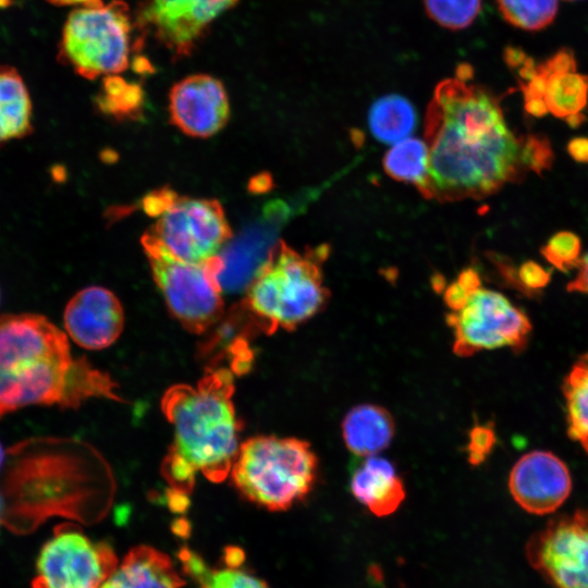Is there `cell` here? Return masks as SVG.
<instances>
[{"label":"cell","instance_id":"obj_1","mask_svg":"<svg viewBox=\"0 0 588 588\" xmlns=\"http://www.w3.org/2000/svg\"><path fill=\"white\" fill-rule=\"evenodd\" d=\"M461 64L434 89L426 114L429 166L421 193L439 200L479 199L518 181L528 171L524 137L507 127L500 99L470 82Z\"/></svg>","mask_w":588,"mask_h":588},{"label":"cell","instance_id":"obj_2","mask_svg":"<svg viewBox=\"0 0 588 588\" xmlns=\"http://www.w3.org/2000/svg\"><path fill=\"white\" fill-rule=\"evenodd\" d=\"M111 377L74 358L68 336L35 314L0 317V417L29 405L76 408L90 397L122 401Z\"/></svg>","mask_w":588,"mask_h":588},{"label":"cell","instance_id":"obj_3","mask_svg":"<svg viewBox=\"0 0 588 588\" xmlns=\"http://www.w3.org/2000/svg\"><path fill=\"white\" fill-rule=\"evenodd\" d=\"M233 393V373L221 367L208 368L196 385L174 384L163 394L174 438L161 474L176 494L191 492L197 474L212 482L229 476L240 448Z\"/></svg>","mask_w":588,"mask_h":588},{"label":"cell","instance_id":"obj_4","mask_svg":"<svg viewBox=\"0 0 588 588\" xmlns=\"http://www.w3.org/2000/svg\"><path fill=\"white\" fill-rule=\"evenodd\" d=\"M326 246L298 253L283 241L277 243L247 286L242 307L257 329L292 331L317 315L327 304L321 264Z\"/></svg>","mask_w":588,"mask_h":588},{"label":"cell","instance_id":"obj_5","mask_svg":"<svg viewBox=\"0 0 588 588\" xmlns=\"http://www.w3.org/2000/svg\"><path fill=\"white\" fill-rule=\"evenodd\" d=\"M12 449L33 469L9 451L10 458L3 469L0 487L2 525L15 532H26L53 515L81 518L83 497L88 499L91 491V477L83 474L93 469L82 468L83 463L73 466L95 451L89 449L77 461L50 462L49 470L46 469V462H42L45 470H39L20 444Z\"/></svg>","mask_w":588,"mask_h":588},{"label":"cell","instance_id":"obj_6","mask_svg":"<svg viewBox=\"0 0 588 588\" xmlns=\"http://www.w3.org/2000/svg\"><path fill=\"white\" fill-rule=\"evenodd\" d=\"M317 470L318 460L307 441L256 436L240 444L230 476L248 501L279 512L308 495Z\"/></svg>","mask_w":588,"mask_h":588},{"label":"cell","instance_id":"obj_7","mask_svg":"<svg viewBox=\"0 0 588 588\" xmlns=\"http://www.w3.org/2000/svg\"><path fill=\"white\" fill-rule=\"evenodd\" d=\"M144 37L135 12L122 0L78 7L64 23L58 60L88 79L120 74Z\"/></svg>","mask_w":588,"mask_h":588},{"label":"cell","instance_id":"obj_8","mask_svg":"<svg viewBox=\"0 0 588 588\" xmlns=\"http://www.w3.org/2000/svg\"><path fill=\"white\" fill-rule=\"evenodd\" d=\"M142 245L169 310L187 331L201 334L222 318L224 303L219 275L223 261L220 255L201 262L183 261L147 231Z\"/></svg>","mask_w":588,"mask_h":588},{"label":"cell","instance_id":"obj_9","mask_svg":"<svg viewBox=\"0 0 588 588\" xmlns=\"http://www.w3.org/2000/svg\"><path fill=\"white\" fill-rule=\"evenodd\" d=\"M446 322L453 329V351L461 357L486 350L520 348L531 331L520 309L503 294L481 285L446 315Z\"/></svg>","mask_w":588,"mask_h":588},{"label":"cell","instance_id":"obj_10","mask_svg":"<svg viewBox=\"0 0 588 588\" xmlns=\"http://www.w3.org/2000/svg\"><path fill=\"white\" fill-rule=\"evenodd\" d=\"M147 232L170 254L187 262H201L219 255L232 237L218 200L177 194Z\"/></svg>","mask_w":588,"mask_h":588},{"label":"cell","instance_id":"obj_11","mask_svg":"<svg viewBox=\"0 0 588 588\" xmlns=\"http://www.w3.org/2000/svg\"><path fill=\"white\" fill-rule=\"evenodd\" d=\"M109 544L73 525H60L42 547L33 588H100L118 565Z\"/></svg>","mask_w":588,"mask_h":588},{"label":"cell","instance_id":"obj_12","mask_svg":"<svg viewBox=\"0 0 588 588\" xmlns=\"http://www.w3.org/2000/svg\"><path fill=\"white\" fill-rule=\"evenodd\" d=\"M526 556L552 588H588V510L549 520L528 540Z\"/></svg>","mask_w":588,"mask_h":588},{"label":"cell","instance_id":"obj_13","mask_svg":"<svg viewBox=\"0 0 588 588\" xmlns=\"http://www.w3.org/2000/svg\"><path fill=\"white\" fill-rule=\"evenodd\" d=\"M240 0H144L135 16L144 36L152 34L173 58L196 50L213 22Z\"/></svg>","mask_w":588,"mask_h":588},{"label":"cell","instance_id":"obj_14","mask_svg":"<svg viewBox=\"0 0 588 588\" xmlns=\"http://www.w3.org/2000/svg\"><path fill=\"white\" fill-rule=\"evenodd\" d=\"M172 124L192 137L206 138L217 134L228 123L230 102L223 84L216 77L199 73L176 82L169 94Z\"/></svg>","mask_w":588,"mask_h":588},{"label":"cell","instance_id":"obj_15","mask_svg":"<svg viewBox=\"0 0 588 588\" xmlns=\"http://www.w3.org/2000/svg\"><path fill=\"white\" fill-rule=\"evenodd\" d=\"M509 488L526 512L544 515L555 512L568 498L572 479L567 466L546 451L522 456L513 466Z\"/></svg>","mask_w":588,"mask_h":588},{"label":"cell","instance_id":"obj_16","mask_svg":"<svg viewBox=\"0 0 588 588\" xmlns=\"http://www.w3.org/2000/svg\"><path fill=\"white\" fill-rule=\"evenodd\" d=\"M63 319L69 336L87 350L110 346L124 327L120 301L101 286H89L76 293L68 303Z\"/></svg>","mask_w":588,"mask_h":588},{"label":"cell","instance_id":"obj_17","mask_svg":"<svg viewBox=\"0 0 588 588\" xmlns=\"http://www.w3.org/2000/svg\"><path fill=\"white\" fill-rule=\"evenodd\" d=\"M261 220L224 249L220 257L223 269L219 275L222 290L235 292L247 289L260 266L273 248L278 229L289 217L290 208L281 201L269 205Z\"/></svg>","mask_w":588,"mask_h":588},{"label":"cell","instance_id":"obj_18","mask_svg":"<svg viewBox=\"0 0 588 588\" xmlns=\"http://www.w3.org/2000/svg\"><path fill=\"white\" fill-rule=\"evenodd\" d=\"M532 71L543 83V101L558 118L569 120L581 114L588 100V77L576 72L569 51H561Z\"/></svg>","mask_w":588,"mask_h":588},{"label":"cell","instance_id":"obj_19","mask_svg":"<svg viewBox=\"0 0 588 588\" xmlns=\"http://www.w3.org/2000/svg\"><path fill=\"white\" fill-rule=\"evenodd\" d=\"M351 490L359 503L379 517L394 513L405 499V487L394 465L377 455L364 457L352 475Z\"/></svg>","mask_w":588,"mask_h":588},{"label":"cell","instance_id":"obj_20","mask_svg":"<svg viewBox=\"0 0 588 588\" xmlns=\"http://www.w3.org/2000/svg\"><path fill=\"white\" fill-rule=\"evenodd\" d=\"M184 584L168 554L139 546L127 552L100 588H181Z\"/></svg>","mask_w":588,"mask_h":588},{"label":"cell","instance_id":"obj_21","mask_svg":"<svg viewBox=\"0 0 588 588\" xmlns=\"http://www.w3.org/2000/svg\"><path fill=\"white\" fill-rule=\"evenodd\" d=\"M395 424L391 414L375 404H360L350 409L342 421L346 448L355 455H377L391 443Z\"/></svg>","mask_w":588,"mask_h":588},{"label":"cell","instance_id":"obj_22","mask_svg":"<svg viewBox=\"0 0 588 588\" xmlns=\"http://www.w3.org/2000/svg\"><path fill=\"white\" fill-rule=\"evenodd\" d=\"M32 132V101L19 72L0 65V144Z\"/></svg>","mask_w":588,"mask_h":588},{"label":"cell","instance_id":"obj_23","mask_svg":"<svg viewBox=\"0 0 588 588\" xmlns=\"http://www.w3.org/2000/svg\"><path fill=\"white\" fill-rule=\"evenodd\" d=\"M368 122L371 134L378 140L395 144L409 137L416 126L417 114L406 98L387 95L372 103Z\"/></svg>","mask_w":588,"mask_h":588},{"label":"cell","instance_id":"obj_24","mask_svg":"<svg viewBox=\"0 0 588 588\" xmlns=\"http://www.w3.org/2000/svg\"><path fill=\"white\" fill-rule=\"evenodd\" d=\"M428 166L427 143L415 137L393 144L383 158V168L391 177L414 184L420 192L427 181Z\"/></svg>","mask_w":588,"mask_h":588},{"label":"cell","instance_id":"obj_25","mask_svg":"<svg viewBox=\"0 0 588 588\" xmlns=\"http://www.w3.org/2000/svg\"><path fill=\"white\" fill-rule=\"evenodd\" d=\"M144 101L143 87L120 74L105 76L96 96L99 110L115 119H136L142 113Z\"/></svg>","mask_w":588,"mask_h":588},{"label":"cell","instance_id":"obj_26","mask_svg":"<svg viewBox=\"0 0 588 588\" xmlns=\"http://www.w3.org/2000/svg\"><path fill=\"white\" fill-rule=\"evenodd\" d=\"M569 436L588 453V379L574 365L564 380Z\"/></svg>","mask_w":588,"mask_h":588},{"label":"cell","instance_id":"obj_27","mask_svg":"<svg viewBox=\"0 0 588 588\" xmlns=\"http://www.w3.org/2000/svg\"><path fill=\"white\" fill-rule=\"evenodd\" d=\"M559 0H497L500 13L511 25L538 30L552 23Z\"/></svg>","mask_w":588,"mask_h":588},{"label":"cell","instance_id":"obj_28","mask_svg":"<svg viewBox=\"0 0 588 588\" xmlns=\"http://www.w3.org/2000/svg\"><path fill=\"white\" fill-rule=\"evenodd\" d=\"M184 560L199 578L200 588H269L262 579L241 568V564L228 563L225 567L205 569L195 556L186 554Z\"/></svg>","mask_w":588,"mask_h":588},{"label":"cell","instance_id":"obj_29","mask_svg":"<svg viewBox=\"0 0 588 588\" xmlns=\"http://www.w3.org/2000/svg\"><path fill=\"white\" fill-rule=\"evenodd\" d=\"M427 15L438 25L458 30L478 16L482 0H422Z\"/></svg>","mask_w":588,"mask_h":588},{"label":"cell","instance_id":"obj_30","mask_svg":"<svg viewBox=\"0 0 588 588\" xmlns=\"http://www.w3.org/2000/svg\"><path fill=\"white\" fill-rule=\"evenodd\" d=\"M580 254L579 237L567 231L554 234L542 248V255L559 270L576 267Z\"/></svg>","mask_w":588,"mask_h":588},{"label":"cell","instance_id":"obj_31","mask_svg":"<svg viewBox=\"0 0 588 588\" xmlns=\"http://www.w3.org/2000/svg\"><path fill=\"white\" fill-rule=\"evenodd\" d=\"M553 160L551 146L542 136L527 135L524 137L523 161L528 171H535L538 174L550 168Z\"/></svg>","mask_w":588,"mask_h":588},{"label":"cell","instance_id":"obj_32","mask_svg":"<svg viewBox=\"0 0 588 588\" xmlns=\"http://www.w3.org/2000/svg\"><path fill=\"white\" fill-rule=\"evenodd\" d=\"M494 440V432L491 428L486 426L474 427L469 433L467 446L469 462L474 465L483 462L491 452Z\"/></svg>","mask_w":588,"mask_h":588},{"label":"cell","instance_id":"obj_33","mask_svg":"<svg viewBox=\"0 0 588 588\" xmlns=\"http://www.w3.org/2000/svg\"><path fill=\"white\" fill-rule=\"evenodd\" d=\"M550 281V273L534 261L524 262L517 271V282L522 289L538 290Z\"/></svg>","mask_w":588,"mask_h":588},{"label":"cell","instance_id":"obj_34","mask_svg":"<svg viewBox=\"0 0 588 588\" xmlns=\"http://www.w3.org/2000/svg\"><path fill=\"white\" fill-rule=\"evenodd\" d=\"M576 267L578 268L577 277L567 284L569 292L588 293V253L579 258Z\"/></svg>","mask_w":588,"mask_h":588},{"label":"cell","instance_id":"obj_35","mask_svg":"<svg viewBox=\"0 0 588 588\" xmlns=\"http://www.w3.org/2000/svg\"><path fill=\"white\" fill-rule=\"evenodd\" d=\"M568 154L578 162H588V138L577 137L567 145Z\"/></svg>","mask_w":588,"mask_h":588},{"label":"cell","instance_id":"obj_36","mask_svg":"<svg viewBox=\"0 0 588 588\" xmlns=\"http://www.w3.org/2000/svg\"><path fill=\"white\" fill-rule=\"evenodd\" d=\"M54 5H75L84 7L102 2V0H47Z\"/></svg>","mask_w":588,"mask_h":588},{"label":"cell","instance_id":"obj_37","mask_svg":"<svg viewBox=\"0 0 588 588\" xmlns=\"http://www.w3.org/2000/svg\"><path fill=\"white\" fill-rule=\"evenodd\" d=\"M575 365L579 367V369L584 372V375L588 379V355L581 357Z\"/></svg>","mask_w":588,"mask_h":588},{"label":"cell","instance_id":"obj_38","mask_svg":"<svg viewBox=\"0 0 588 588\" xmlns=\"http://www.w3.org/2000/svg\"><path fill=\"white\" fill-rule=\"evenodd\" d=\"M4 458H5V454H4V451L1 446V443H0V471H1V468L4 464Z\"/></svg>","mask_w":588,"mask_h":588},{"label":"cell","instance_id":"obj_39","mask_svg":"<svg viewBox=\"0 0 588 588\" xmlns=\"http://www.w3.org/2000/svg\"><path fill=\"white\" fill-rule=\"evenodd\" d=\"M2 525V499L0 494V526Z\"/></svg>","mask_w":588,"mask_h":588},{"label":"cell","instance_id":"obj_40","mask_svg":"<svg viewBox=\"0 0 588 588\" xmlns=\"http://www.w3.org/2000/svg\"><path fill=\"white\" fill-rule=\"evenodd\" d=\"M568 1H571V0H568Z\"/></svg>","mask_w":588,"mask_h":588}]
</instances>
